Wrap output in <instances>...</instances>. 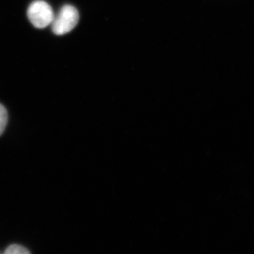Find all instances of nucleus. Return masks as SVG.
Listing matches in <instances>:
<instances>
[{"instance_id":"2","label":"nucleus","mask_w":254,"mask_h":254,"mask_svg":"<svg viewBox=\"0 0 254 254\" xmlns=\"http://www.w3.org/2000/svg\"><path fill=\"white\" fill-rule=\"evenodd\" d=\"M27 14L32 24L38 28L49 26L55 17L51 6L43 0L33 1L28 7Z\"/></svg>"},{"instance_id":"1","label":"nucleus","mask_w":254,"mask_h":254,"mask_svg":"<svg viewBox=\"0 0 254 254\" xmlns=\"http://www.w3.org/2000/svg\"><path fill=\"white\" fill-rule=\"evenodd\" d=\"M79 20L78 10L71 5L61 8L52 22V30L58 36L66 34L76 27Z\"/></svg>"},{"instance_id":"4","label":"nucleus","mask_w":254,"mask_h":254,"mask_svg":"<svg viewBox=\"0 0 254 254\" xmlns=\"http://www.w3.org/2000/svg\"><path fill=\"white\" fill-rule=\"evenodd\" d=\"M3 254H31L29 251L19 245H12L9 246Z\"/></svg>"},{"instance_id":"3","label":"nucleus","mask_w":254,"mask_h":254,"mask_svg":"<svg viewBox=\"0 0 254 254\" xmlns=\"http://www.w3.org/2000/svg\"><path fill=\"white\" fill-rule=\"evenodd\" d=\"M8 123L7 110L4 105L0 104V136L3 134Z\"/></svg>"}]
</instances>
